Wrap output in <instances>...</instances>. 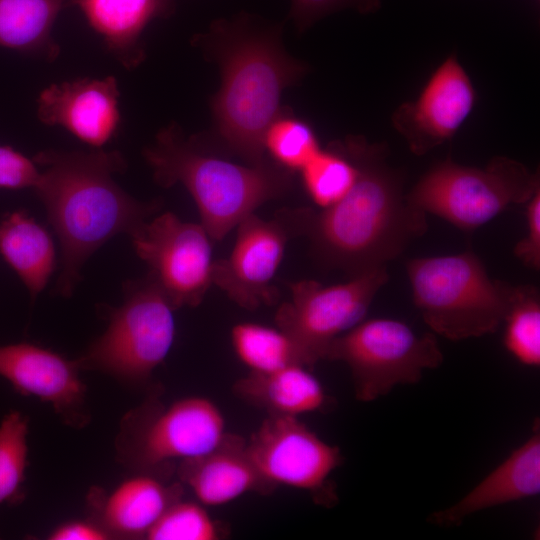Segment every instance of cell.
I'll return each mask as SVG.
<instances>
[{
	"label": "cell",
	"instance_id": "1",
	"mask_svg": "<svg viewBox=\"0 0 540 540\" xmlns=\"http://www.w3.org/2000/svg\"><path fill=\"white\" fill-rule=\"evenodd\" d=\"M192 43L217 64L221 78L210 101L211 129L194 137L245 164L263 162L265 133L284 109L281 95L302 79L307 65L286 51L281 24L249 13L213 21Z\"/></svg>",
	"mask_w": 540,
	"mask_h": 540
},
{
	"label": "cell",
	"instance_id": "2",
	"mask_svg": "<svg viewBox=\"0 0 540 540\" xmlns=\"http://www.w3.org/2000/svg\"><path fill=\"white\" fill-rule=\"evenodd\" d=\"M337 142L355 164L356 180L334 205L302 209L301 236L320 265L353 277L387 267L426 232L427 214L408 201L403 174L389 165L384 145L360 136Z\"/></svg>",
	"mask_w": 540,
	"mask_h": 540
},
{
	"label": "cell",
	"instance_id": "3",
	"mask_svg": "<svg viewBox=\"0 0 540 540\" xmlns=\"http://www.w3.org/2000/svg\"><path fill=\"white\" fill-rule=\"evenodd\" d=\"M33 160L43 168L33 190L61 246L55 293L70 297L87 259L113 236L130 235L162 202L139 201L115 182L113 175L127 167L119 151L49 149Z\"/></svg>",
	"mask_w": 540,
	"mask_h": 540
},
{
	"label": "cell",
	"instance_id": "4",
	"mask_svg": "<svg viewBox=\"0 0 540 540\" xmlns=\"http://www.w3.org/2000/svg\"><path fill=\"white\" fill-rule=\"evenodd\" d=\"M143 157L155 182L169 188L181 184L192 196L201 224L211 240L220 241L264 203L293 188V172L269 157L255 165L214 156L194 136L185 137L171 123L144 148Z\"/></svg>",
	"mask_w": 540,
	"mask_h": 540
},
{
	"label": "cell",
	"instance_id": "5",
	"mask_svg": "<svg viewBox=\"0 0 540 540\" xmlns=\"http://www.w3.org/2000/svg\"><path fill=\"white\" fill-rule=\"evenodd\" d=\"M406 272L424 322L452 341L494 333L504 321L516 287L491 278L471 251L413 258L407 261Z\"/></svg>",
	"mask_w": 540,
	"mask_h": 540
},
{
	"label": "cell",
	"instance_id": "6",
	"mask_svg": "<svg viewBox=\"0 0 540 540\" xmlns=\"http://www.w3.org/2000/svg\"><path fill=\"white\" fill-rule=\"evenodd\" d=\"M538 188L539 174L506 156L493 157L483 168L447 158L422 175L407 199L426 214L473 231L509 206L525 204Z\"/></svg>",
	"mask_w": 540,
	"mask_h": 540
},
{
	"label": "cell",
	"instance_id": "7",
	"mask_svg": "<svg viewBox=\"0 0 540 540\" xmlns=\"http://www.w3.org/2000/svg\"><path fill=\"white\" fill-rule=\"evenodd\" d=\"M123 302L108 311V326L78 359L80 368L98 369L121 381H147L169 353L175 338V310L147 277L127 281Z\"/></svg>",
	"mask_w": 540,
	"mask_h": 540
},
{
	"label": "cell",
	"instance_id": "8",
	"mask_svg": "<svg viewBox=\"0 0 540 540\" xmlns=\"http://www.w3.org/2000/svg\"><path fill=\"white\" fill-rule=\"evenodd\" d=\"M433 333L419 334L402 321L373 318L336 337L324 359L345 363L358 401L371 402L398 385L418 383L443 362Z\"/></svg>",
	"mask_w": 540,
	"mask_h": 540
},
{
	"label": "cell",
	"instance_id": "9",
	"mask_svg": "<svg viewBox=\"0 0 540 540\" xmlns=\"http://www.w3.org/2000/svg\"><path fill=\"white\" fill-rule=\"evenodd\" d=\"M226 434L224 416L215 403L188 397L167 407L142 406L128 417L119 441L127 461L144 473L158 475L175 460L211 451Z\"/></svg>",
	"mask_w": 540,
	"mask_h": 540
},
{
	"label": "cell",
	"instance_id": "10",
	"mask_svg": "<svg viewBox=\"0 0 540 540\" xmlns=\"http://www.w3.org/2000/svg\"><path fill=\"white\" fill-rule=\"evenodd\" d=\"M389 280L387 267L324 286L314 280L290 284V298L275 314L276 326L298 345L309 367L323 360L330 343L366 316Z\"/></svg>",
	"mask_w": 540,
	"mask_h": 540
},
{
	"label": "cell",
	"instance_id": "11",
	"mask_svg": "<svg viewBox=\"0 0 540 540\" xmlns=\"http://www.w3.org/2000/svg\"><path fill=\"white\" fill-rule=\"evenodd\" d=\"M147 277L175 310L196 307L213 284L211 238L202 224L165 212L143 222L130 235Z\"/></svg>",
	"mask_w": 540,
	"mask_h": 540
},
{
	"label": "cell",
	"instance_id": "12",
	"mask_svg": "<svg viewBox=\"0 0 540 540\" xmlns=\"http://www.w3.org/2000/svg\"><path fill=\"white\" fill-rule=\"evenodd\" d=\"M245 447L260 475L275 487L308 491L322 505L335 503L330 475L343 462L341 450L321 439L298 417L268 415L245 441Z\"/></svg>",
	"mask_w": 540,
	"mask_h": 540
},
{
	"label": "cell",
	"instance_id": "13",
	"mask_svg": "<svg viewBox=\"0 0 540 540\" xmlns=\"http://www.w3.org/2000/svg\"><path fill=\"white\" fill-rule=\"evenodd\" d=\"M297 236H301L298 208L284 209L272 220L250 214L237 225L229 256L214 260L213 284L244 309L272 304L277 292L271 281L288 241Z\"/></svg>",
	"mask_w": 540,
	"mask_h": 540
},
{
	"label": "cell",
	"instance_id": "14",
	"mask_svg": "<svg viewBox=\"0 0 540 540\" xmlns=\"http://www.w3.org/2000/svg\"><path fill=\"white\" fill-rule=\"evenodd\" d=\"M476 90L455 55L430 75L414 101L392 114V124L410 151L422 156L451 139L472 113Z\"/></svg>",
	"mask_w": 540,
	"mask_h": 540
},
{
	"label": "cell",
	"instance_id": "15",
	"mask_svg": "<svg viewBox=\"0 0 540 540\" xmlns=\"http://www.w3.org/2000/svg\"><path fill=\"white\" fill-rule=\"evenodd\" d=\"M120 90L115 77L78 78L46 87L37 99V117L61 126L80 141L100 149L120 125Z\"/></svg>",
	"mask_w": 540,
	"mask_h": 540
},
{
	"label": "cell",
	"instance_id": "16",
	"mask_svg": "<svg viewBox=\"0 0 540 540\" xmlns=\"http://www.w3.org/2000/svg\"><path fill=\"white\" fill-rule=\"evenodd\" d=\"M78 361L30 343L0 346V376L19 392L53 406L69 423L84 421L85 386Z\"/></svg>",
	"mask_w": 540,
	"mask_h": 540
},
{
	"label": "cell",
	"instance_id": "17",
	"mask_svg": "<svg viewBox=\"0 0 540 540\" xmlns=\"http://www.w3.org/2000/svg\"><path fill=\"white\" fill-rule=\"evenodd\" d=\"M240 436L227 433L211 451L179 462L180 481L205 506L227 504L243 494H270L275 486L252 463Z\"/></svg>",
	"mask_w": 540,
	"mask_h": 540
},
{
	"label": "cell",
	"instance_id": "18",
	"mask_svg": "<svg viewBox=\"0 0 540 540\" xmlns=\"http://www.w3.org/2000/svg\"><path fill=\"white\" fill-rule=\"evenodd\" d=\"M540 492V433L532 435L466 495L451 506L433 512L429 521L458 526L468 516L495 506L534 497Z\"/></svg>",
	"mask_w": 540,
	"mask_h": 540
},
{
	"label": "cell",
	"instance_id": "19",
	"mask_svg": "<svg viewBox=\"0 0 540 540\" xmlns=\"http://www.w3.org/2000/svg\"><path fill=\"white\" fill-rule=\"evenodd\" d=\"M183 487L144 473L128 478L109 494L90 495L97 522L109 535L145 538L166 509L181 499ZM112 538V537H111Z\"/></svg>",
	"mask_w": 540,
	"mask_h": 540
},
{
	"label": "cell",
	"instance_id": "20",
	"mask_svg": "<svg viewBox=\"0 0 540 540\" xmlns=\"http://www.w3.org/2000/svg\"><path fill=\"white\" fill-rule=\"evenodd\" d=\"M174 0H75L104 47L126 69L145 59L142 35L156 18L165 16Z\"/></svg>",
	"mask_w": 540,
	"mask_h": 540
},
{
	"label": "cell",
	"instance_id": "21",
	"mask_svg": "<svg viewBox=\"0 0 540 540\" xmlns=\"http://www.w3.org/2000/svg\"><path fill=\"white\" fill-rule=\"evenodd\" d=\"M232 389L239 399L269 415L298 417L326 409L330 402L321 382L303 365L265 373L249 372Z\"/></svg>",
	"mask_w": 540,
	"mask_h": 540
},
{
	"label": "cell",
	"instance_id": "22",
	"mask_svg": "<svg viewBox=\"0 0 540 540\" xmlns=\"http://www.w3.org/2000/svg\"><path fill=\"white\" fill-rule=\"evenodd\" d=\"M0 253L32 297L45 288L55 269L51 236L22 210L6 214L0 221Z\"/></svg>",
	"mask_w": 540,
	"mask_h": 540
},
{
	"label": "cell",
	"instance_id": "23",
	"mask_svg": "<svg viewBox=\"0 0 540 540\" xmlns=\"http://www.w3.org/2000/svg\"><path fill=\"white\" fill-rule=\"evenodd\" d=\"M75 0H0V46L52 62L60 46L52 30Z\"/></svg>",
	"mask_w": 540,
	"mask_h": 540
},
{
	"label": "cell",
	"instance_id": "24",
	"mask_svg": "<svg viewBox=\"0 0 540 540\" xmlns=\"http://www.w3.org/2000/svg\"><path fill=\"white\" fill-rule=\"evenodd\" d=\"M230 337L235 354L250 372H271L291 365L309 367L296 342L278 327L238 323Z\"/></svg>",
	"mask_w": 540,
	"mask_h": 540
},
{
	"label": "cell",
	"instance_id": "25",
	"mask_svg": "<svg viewBox=\"0 0 540 540\" xmlns=\"http://www.w3.org/2000/svg\"><path fill=\"white\" fill-rule=\"evenodd\" d=\"M299 172L306 193L321 209L341 200L357 177L355 164L337 141L320 149Z\"/></svg>",
	"mask_w": 540,
	"mask_h": 540
},
{
	"label": "cell",
	"instance_id": "26",
	"mask_svg": "<svg viewBox=\"0 0 540 540\" xmlns=\"http://www.w3.org/2000/svg\"><path fill=\"white\" fill-rule=\"evenodd\" d=\"M502 324L506 350L526 366L540 365V297L536 287L518 285Z\"/></svg>",
	"mask_w": 540,
	"mask_h": 540
},
{
	"label": "cell",
	"instance_id": "27",
	"mask_svg": "<svg viewBox=\"0 0 540 540\" xmlns=\"http://www.w3.org/2000/svg\"><path fill=\"white\" fill-rule=\"evenodd\" d=\"M264 149L272 161L294 173L299 172L321 147L311 125L284 108L265 133Z\"/></svg>",
	"mask_w": 540,
	"mask_h": 540
},
{
	"label": "cell",
	"instance_id": "28",
	"mask_svg": "<svg viewBox=\"0 0 540 540\" xmlns=\"http://www.w3.org/2000/svg\"><path fill=\"white\" fill-rule=\"evenodd\" d=\"M28 421L11 411L0 422V505L18 497L28 458Z\"/></svg>",
	"mask_w": 540,
	"mask_h": 540
},
{
	"label": "cell",
	"instance_id": "29",
	"mask_svg": "<svg viewBox=\"0 0 540 540\" xmlns=\"http://www.w3.org/2000/svg\"><path fill=\"white\" fill-rule=\"evenodd\" d=\"M223 529L198 503L182 501L170 505L148 531V540H217Z\"/></svg>",
	"mask_w": 540,
	"mask_h": 540
},
{
	"label": "cell",
	"instance_id": "30",
	"mask_svg": "<svg viewBox=\"0 0 540 540\" xmlns=\"http://www.w3.org/2000/svg\"><path fill=\"white\" fill-rule=\"evenodd\" d=\"M381 0H290L289 17L299 32H304L324 17L345 9L359 13L376 12Z\"/></svg>",
	"mask_w": 540,
	"mask_h": 540
},
{
	"label": "cell",
	"instance_id": "31",
	"mask_svg": "<svg viewBox=\"0 0 540 540\" xmlns=\"http://www.w3.org/2000/svg\"><path fill=\"white\" fill-rule=\"evenodd\" d=\"M40 174L33 159L11 147L0 145V190L34 189Z\"/></svg>",
	"mask_w": 540,
	"mask_h": 540
},
{
	"label": "cell",
	"instance_id": "32",
	"mask_svg": "<svg viewBox=\"0 0 540 540\" xmlns=\"http://www.w3.org/2000/svg\"><path fill=\"white\" fill-rule=\"evenodd\" d=\"M526 205L527 232L513 249L514 255L527 267L540 269V188Z\"/></svg>",
	"mask_w": 540,
	"mask_h": 540
},
{
	"label": "cell",
	"instance_id": "33",
	"mask_svg": "<svg viewBox=\"0 0 540 540\" xmlns=\"http://www.w3.org/2000/svg\"><path fill=\"white\" fill-rule=\"evenodd\" d=\"M48 538L51 540H104L111 537L94 520H76L59 525Z\"/></svg>",
	"mask_w": 540,
	"mask_h": 540
}]
</instances>
